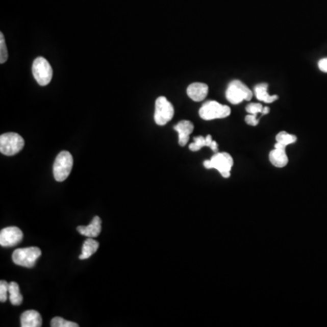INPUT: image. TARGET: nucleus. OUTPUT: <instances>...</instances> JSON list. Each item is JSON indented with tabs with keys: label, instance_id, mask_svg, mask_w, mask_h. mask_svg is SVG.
Returning <instances> with one entry per match:
<instances>
[{
	"label": "nucleus",
	"instance_id": "obj_1",
	"mask_svg": "<svg viewBox=\"0 0 327 327\" xmlns=\"http://www.w3.org/2000/svg\"><path fill=\"white\" fill-rule=\"evenodd\" d=\"M234 166V160L228 153H216L210 160L204 162V166L207 169H216L224 178H230L231 169Z\"/></svg>",
	"mask_w": 327,
	"mask_h": 327
},
{
	"label": "nucleus",
	"instance_id": "obj_2",
	"mask_svg": "<svg viewBox=\"0 0 327 327\" xmlns=\"http://www.w3.org/2000/svg\"><path fill=\"white\" fill-rule=\"evenodd\" d=\"M25 145V140L17 133H6L0 136V152L12 157L19 153Z\"/></svg>",
	"mask_w": 327,
	"mask_h": 327
},
{
	"label": "nucleus",
	"instance_id": "obj_3",
	"mask_svg": "<svg viewBox=\"0 0 327 327\" xmlns=\"http://www.w3.org/2000/svg\"><path fill=\"white\" fill-rule=\"evenodd\" d=\"M73 157L69 152L62 151L58 154L53 166V174L58 182L65 181L73 168Z\"/></svg>",
	"mask_w": 327,
	"mask_h": 327
},
{
	"label": "nucleus",
	"instance_id": "obj_4",
	"mask_svg": "<svg viewBox=\"0 0 327 327\" xmlns=\"http://www.w3.org/2000/svg\"><path fill=\"white\" fill-rule=\"evenodd\" d=\"M225 96L230 103L237 105L244 100L252 99L253 93L251 89L240 80H233L228 85Z\"/></svg>",
	"mask_w": 327,
	"mask_h": 327
},
{
	"label": "nucleus",
	"instance_id": "obj_5",
	"mask_svg": "<svg viewBox=\"0 0 327 327\" xmlns=\"http://www.w3.org/2000/svg\"><path fill=\"white\" fill-rule=\"evenodd\" d=\"M231 109L228 106H223L216 101H208L199 109V116L204 120H214L230 116Z\"/></svg>",
	"mask_w": 327,
	"mask_h": 327
},
{
	"label": "nucleus",
	"instance_id": "obj_6",
	"mask_svg": "<svg viewBox=\"0 0 327 327\" xmlns=\"http://www.w3.org/2000/svg\"><path fill=\"white\" fill-rule=\"evenodd\" d=\"M42 252L38 247L18 248L13 252L12 260L14 264L28 268H31L36 265V262L41 257Z\"/></svg>",
	"mask_w": 327,
	"mask_h": 327
},
{
	"label": "nucleus",
	"instance_id": "obj_7",
	"mask_svg": "<svg viewBox=\"0 0 327 327\" xmlns=\"http://www.w3.org/2000/svg\"><path fill=\"white\" fill-rule=\"evenodd\" d=\"M32 72L35 79L40 86H46L53 78V69L46 58H36L32 66Z\"/></svg>",
	"mask_w": 327,
	"mask_h": 327
},
{
	"label": "nucleus",
	"instance_id": "obj_8",
	"mask_svg": "<svg viewBox=\"0 0 327 327\" xmlns=\"http://www.w3.org/2000/svg\"><path fill=\"white\" fill-rule=\"evenodd\" d=\"M174 107L166 99V96H159L156 100L155 108V122L158 125H165L167 124L174 116Z\"/></svg>",
	"mask_w": 327,
	"mask_h": 327
},
{
	"label": "nucleus",
	"instance_id": "obj_9",
	"mask_svg": "<svg viewBox=\"0 0 327 327\" xmlns=\"http://www.w3.org/2000/svg\"><path fill=\"white\" fill-rule=\"evenodd\" d=\"M23 239V233L16 227H9L1 230L0 232V244L4 247L15 246L19 244Z\"/></svg>",
	"mask_w": 327,
	"mask_h": 327
},
{
	"label": "nucleus",
	"instance_id": "obj_10",
	"mask_svg": "<svg viewBox=\"0 0 327 327\" xmlns=\"http://www.w3.org/2000/svg\"><path fill=\"white\" fill-rule=\"evenodd\" d=\"M194 124L188 120L180 121L178 124H175L174 129L178 133V144L181 146L187 145L189 141V137L194 131Z\"/></svg>",
	"mask_w": 327,
	"mask_h": 327
},
{
	"label": "nucleus",
	"instance_id": "obj_11",
	"mask_svg": "<svg viewBox=\"0 0 327 327\" xmlns=\"http://www.w3.org/2000/svg\"><path fill=\"white\" fill-rule=\"evenodd\" d=\"M101 225H102V220L98 215H95L90 224L87 227H84V225L78 227L77 230L82 236L94 238V237L99 236L101 229H102Z\"/></svg>",
	"mask_w": 327,
	"mask_h": 327
},
{
	"label": "nucleus",
	"instance_id": "obj_12",
	"mask_svg": "<svg viewBox=\"0 0 327 327\" xmlns=\"http://www.w3.org/2000/svg\"><path fill=\"white\" fill-rule=\"evenodd\" d=\"M187 95L191 99L195 102H200L207 97L208 94V86L205 83H193L187 87Z\"/></svg>",
	"mask_w": 327,
	"mask_h": 327
},
{
	"label": "nucleus",
	"instance_id": "obj_13",
	"mask_svg": "<svg viewBox=\"0 0 327 327\" xmlns=\"http://www.w3.org/2000/svg\"><path fill=\"white\" fill-rule=\"evenodd\" d=\"M22 327L42 326V317L38 311L28 310L24 312L20 317Z\"/></svg>",
	"mask_w": 327,
	"mask_h": 327
},
{
	"label": "nucleus",
	"instance_id": "obj_14",
	"mask_svg": "<svg viewBox=\"0 0 327 327\" xmlns=\"http://www.w3.org/2000/svg\"><path fill=\"white\" fill-rule=\"evenodd\" d=\"M269 160L271 164L278 168H283L288 164V157L286 150L274 148L269 154Z\"/></svg>",
	"mask_w": 327,
	"mask_h": 327
},
{
	"label": "nucleus",
	"instance_id": "obj_15",
	"mask_svg": "<svg viewBox=\"0 0 327 327\" xmlns=\"http://www.w3.org/2000/svg\"><path fill=\"white\" fill-rule=\"evenodd\" d=\"M268 85L266 83L258 84L255 87V93L257 99L265 103H273L278 99V95H271L267 92Z\"/></svg>",
	"mask_w": 327,
	"mask_h": 327
},
{
	"label": "nucleus",
	"instance_id": "obj_16",
	"mask_svg": "<svg viewBox=\"0 0 327 327\" xmlns=\"http://www.w3.org/2000/svg\"><path fill=\"white\" fill-rule=\"evenodd\" d=\"M98 247H99V243L97 241L94 240L91 237H88L87 240L84 242L82 253L79 256V259L84 260V259L89 258L97 251Z\"/></svg>",
	"mask_w": 327,
	"mask_h": 327
},
{
	"label": "nucleus",
	"instance_id": "obj_17",
	"mask_svg": "<svg viewBox=\"0 0 327 327\" xmlns=\"http://www.w3.org/2000/svg\"><path fill=\"white\" fill-rule=\"evenodd\" d=\"M9 298L13 306H20L23 302V295L21 294L19 286L16 282L9 283Z\"/></svg>",
	"mask_w": 327,
	"mask_h": 327
},
{
	"label": "nucleus",
	"instance_id": "obj_18",
	"mask_svg": "<svg viewBox=\"0 0 327 327\" xmlns=\"http://www.w3.org/2000/svg\"><path fill=\"white\" fill-rule=\"evenodd\" d=\"M213 142V138H212L211 135H207V137H195L194 138V143H192L189 145V149L191 151H199L204 146H210V145Z\"/></svg>",
	"mask_w": 327,
	"mask_h": 327
},
{
	"label": "nucleus",
	"instance_id": "obj_19",
	"mask_svg": "<svg viewBox=\"0 0 327 327\" xmlns=\"http://www.w3.org/2000/svg\"><path fill=\"white\" fill-rule=\"evenodd\" d=\"M275 139H276V142L278 143H281L283 145H289L294 144L297 140V137L294 136V135H291L289 133L286 132V131H282V132L278 133L275 137Z\"/></svg>",
	"mask_w": 327,
	"mask_h": 327
},
{
	"label": "nucleus",
	"instance_id": "obj_20",
	"mask_svg": "<svg viewBox=\"0 0 327 327\" xmlns=\"http://www.w3.org/2000/svg\"><path fill=\"white\" fill-rule=\"evenodd\" d=\"M50 325L52 327H79V325L77 323L74 322H70V321H66L62 317H54L51 320Z\"/></svg>",
	"mask_w": 327,
	"mask_h": 327
},
{
	"label": "nucleus",
	"instance_id": "obj_21",
	"mask_svg": "<svg viewBox=\"0 0 327 327\" xmlns=\"http://www.w3.org/2000/svg\"><path fill=\"white\" fill-rule=\"evenodd\" d=\"M8 58H9V51L6 46L4 35L3 33H0V63L4 64L5 62H7Z\"/></svg>",
	"mask_w": 327,
	"mask_h": 327
},
{
	"label": "nucleus",
	"instance_id": "obj_22",
	"mask_svg": "<svg viewBox=\"0 0 327 327\" xmlns=\"http://www.w3.org/2000/svg\"><path fill=\"white\" fill-rule=\"evenodd\" d=\"M9 284L8 282L0 281V301L5 303L9 297Z\"/></svg>",
	"mask_w": 327,
	"mask_h": 327
},
{
	"label": "nucleus",
	"instance_id": "obj_23",
	"mask_svg": "<svg viewBox=\"0 0 327 327\" xmlns=\"http://www.w3.org/2000/svg\"><path fill=\"white\" fill-rule=\"evenodd\" d=\"M263 106L262 104L259 103H252L249 104L246 106L245 108V110L246 112L249 113V114H252V115H257V114H262V110H263Z\"/></svg>",
	"mask_w": 327,
	"mask_h": 327
},
{
	"label": "nucleus",
	"instance_id": "obj_24",
	"mask_svg": "<svg viewBox=\"0 0 327 327\" xmlns=\"http://www.w3.org/2000/svg\"><path fill=\"white\" fill-rule=\"evenodd\" d=\"M245 122L246 124L252 127H256L259 123V120L257 119V115H252L249 114L248 116H245Z\"/></svg>",
	"mask_w": 327,
	"mask_h": 327
},
{
	"label": "nucleus",
	"instance_id": "obj_25",
	"mask_svg": "<svg viewBox=\"0 0 327 327\" xmlns=\"http://www.w3.org/2000/svg\"><path fill=\"white\" fill-rule=\"evenodd\" d=\"M318 67L319 69L323 73H327V58H322L321 60H319Z\"/></svg>",
	"mask_w": 327,
	"mask_h": 327
},
{
	"label": "nucleus",
	"instance_id": "obj_26",
	"mask_svg": "<svg viewBox=\"0 0 327 327\" xmlns=\"http://www.w3.org/2000/svg\"><path fill=\"white\" fill-rule=\"evenodd\" d=\"M209 147H210L214 152H217V150H218V145H217V143L214 140L212 142V144Z\"/></svg>",
	"mask_w": 327,
	"mask_h": 327
},
{
	"label": "nucleus",
	"instance_id": "obj_27",
	"mask_svg": "<svg viewBox=\"0 0 327 327\" xmlns=\"http://www.w3.org/2000/svg\"><path fill=\"white\" fill-rule=\"evenodd\" d=\"M270 112V108H268V107H265V108H263V110H262V115H267V114H269Z\"/></svg>",
	"mask_w": 327,
	"mask_h": 327
}]
</instances>
